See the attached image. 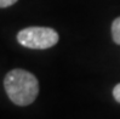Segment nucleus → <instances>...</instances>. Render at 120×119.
Returning <instances> with one entry per match:
<instances>
[{
  "instance_id": "2",
  "label": "nucleus",
  "mask_w": 120,
  "mask_h": 119,
  "mask_svg": "<svg viewBox=\"0 0 120 119\" xmlns=\"http://www.w3.org/2000/svg\"><path fill=\"white\" fill-rule=\"evenodd\" d=\"M60 35L50 27H27L17 34V41L24 47L45 50L58 43Z\"/></svg>"
},
{
  "instance_id": "1",
  "label": "nucleus",
  "mask_w": 120,
  "mask_h": 119,
  "mask_svg": "<svg viewBox=\"0 0 120 119\" xmlns=\"http://www.w3.org/2000/svg\"><path fill=\"white\" fill-rule=\"evenodd\" d=\"M4 88L9 99L17 106H28L39 94V81L33 73L16 68L5 75Z\"/></svg>"
},
{
  "instance_id": "5",
  "label": "nucleus",
  "mask_w": 120,
  "mask_h": 119,
  "mask_svg": "<svg viewBox=\"0 0 120 119\" xmlns=\"http://www.w3.org/2000/svg\"><path fill=\"white\" fill-rule=\"evenodd\" d=\"M113 96H114L115 101H118L120 103V83L116 84L114 86V89H113Z\"/></svg>"
},
{
  "instance_id": "3",
  "label": "nucleus",
  "mask_w": 120,
  "mask_h": 119,
  "mask_svg": "<svg viewBox=\"0 0 120 119\" xmlns=\"http://www.w3.org/2000/svg\"><path fill=\"white\" fill-rule=\"evenodd\" d=\"M112 37L118 45H120V17L115 18L112 24Z\"/></svg>"
},
{
  "instance_id": "4",
  "label": "nucleus",
  "mask_w": 120,
  "mask_h": 119,
  "mask_svg": "<svg viewBox=\"0 0 120 119\" xmlns=\"http://www.w3.org/2000/svg\"><path fill=\"white\" fill-rule=\"evenodd\" d=\"M17 1H18V0H0V9L12 6L13 4H16Z\"/></svg>"
}]
</instances>
